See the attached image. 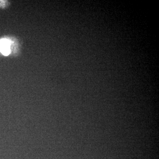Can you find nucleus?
<instances>
[{
    "label": "nucleus",
    "mask_w": 159,
    "mask_h": 159,
    "mask_svg": "<svg viewBox=\"0 0 159 159\" xmlns=\"http://www.w3.org/2000/svg\"><path fill=\"white\" fill-rule=\"evenodd\" d=\"M10 5L9 1L0 0V9H5L8 8Z\"/></svg>",
    "instance_id": "nucleus-2"
},
{
    "label": "nucleus",
    "mask_w": 159,
    "mask_h": 159,
    "mask_svg": "<svg viewBox=\"0 0 159 159\" xmlns=\"http://www.w3.org/2000/svg\"><path fill=\"white\" fill-rule=\"evenodd\" d=\"M20 52V43L14 36L4 35L0 37V56H16Z\"/></svg>",
    "instance_id": "nucleus-1"
}]
</instances>
